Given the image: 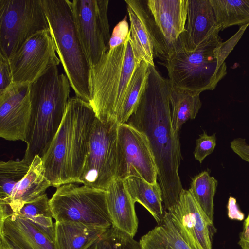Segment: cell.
<instances>
[{"instance_id":"cell-33","label":"cell","mask_w":249,"mask_h":249,"mask_svg":"<svg viewBox=\"0 0 249 249\" xmlns=\"http://www.w3.org/2000/svg\"><path fill=\"white\" fill-rule=\"evenodd\" d=\"M248 25L241 26L238 31L226 42H221L218 51V58L221 64L225 63V60L242 36Z\"/></svg>"},{"instance_id":"cell-21","label":"cell","mask_w":249,"mask_h":249,"mask_svg":"<svg viewBox=\"0 0 249 249\" xmlns=\"http://www.w3.org/2000/svg\"><path fill=\"white\" fill-rule=\"evenodd\" d=\"M0 235L21 249H55L54 242L18 215L0 221Z\"/></svg>"},{"instance_id":"cell-17","label":"cell","mask_w":249,"mask_h":249,"mask_svg":"<svg viewBox=\"0 0 249 249\" xmlns=\"http://www.w3.org/2000/svg\"><path fill=\"white\" fill-rule=\"evenodd\" d=\"M222 30L210 0H188L185 31L180 36L183 50L193 51L219 37Z\"/></svg>"},{"instance_id":"cell-20","label":"cell","mask_w":249,"mask_h":249,"mask_svg":"<svg viewBox=\"0 0 249 249\" xmlns=\"http://www.w3.org/2000/svg\"><path fill=\"white\" fill-rule=\"evenodd\" d=\"M109 228L79 222H55V249H87Z\"/></svg>"},{"instance_id":"cell-16","label":"cell","mask_w":249,"mask_h":249,"mask_svg":"<svg viewBox=\"0 0 249 249\" xmlns=\"http://www.w3.org/2000/svg\"><path fill=\"white\" fill-rule=\"evenodd\" d=\"M146 2L168 59L176 52L183 50L180 38L185 31L188 0H146Z\"/></svg>"},{"instance_id":"cell-37","label":"cell","mask_w":249,"mask_h":249,"mask_svg":"<svg viewBox=\"0 0 249 249\" xmlns=\"http://www.w3.org/2000/svg\"><path fill=\"white\" fill-rule=\"evenodd\" d=\"M238 244L241 249H249V213L244 220Z\"/></svg>"},{"instance_id":"cell-31","label":"cell","mask_w":249,"mask_h":249,"mask_svg":"<svg viewBox=\"0 0 249 249\" xmlns=\"http://www.w3.org/2000/svg\"><path fill=\"white\" fill-rule=\"evenodd\" d=\"M216 144L215 134L208 135L207 132L204 131L196 140V145L194 152L195 159L201 163L205 158L214 151Z\"/></svg>"},{"instance_id":"cell-8","label":"cell","mask_w":249,"mask_h":249,"mask_svg":"<svg viewBox=\"0 0 249 249\" xmlns=\"http://www.w3.org/2000/svg\"><path fill=\"white\" fill-rule=\"evenodd\" d=\"M49 29L41 0H0V55L8 59L36 32Z\"/></svg>"},{"instance_id":"cell-6","label":"cell","mask_w":249,"mask_h":249,"mask_svg":"<svg viewBox=\"0 0 249 249\" xmlns=\"http://www.w3.org/2000/svg\"><path fill=\"white\" fill-rule=\"evenodd\" d=\"M221 42L219 36L193 51L181 50L170 56L164 65L172 84L199 93L214 90L227 74L226 63L221 64L218 58Z\"/></svg>"},{"instance_id":"cell-14","label":"cell","mask_w":249,"mask_h":249,"mask_svg":"<svg viewBox=\"0 0 249 249\" xmlns=\"http://www.w3.org/2000/svg\"><path fill=\"white\" fill-rule=\"evenodd\" d=\"M130 23V33L135 57L138 64L144 61L155 66L154 59L166 61L167 55L157 35L147 2L125 0Z\"/></svg>"},{"instance_id":"cell-11","label":"cell","mask_w":249,"mask_h":249,"mask_svg":"<svg viewBox=\"0 0 249 249\" xmlns=\"http://www.w3.org/2000/svg\"><path fill=\"white\" fill-rule=\"evenodd\" d=\"M117 158L115 178H142L151 184L157 182L158 170L147 137L128 123L117 128Z\"/></svg>"},{"instance_id":"cell-27","label":"cell","mask_w":249,"mask_h":249,"mask_svg":"<svg viewBox=\"0 0 249 249\" xmlns=\"http://www.w3.org/2000/svg\"><path fill=\"white\" fill-rule=\"evenodd\" d=\"M218 181L207 171H203L192 178L189 189L210 221L213 223L214 197Z\"/></svg>"},{"instance_id":"cell-18","label":"cell","mask_w":249,"mask_h":249,"mask_svg":"<svg viewBox=\"0 0 249 249\" xmlns=\"http://www.w3.org/2000/svg\"><path fill=\"white\" fill-rule=\"evenodd\" d=\"M51 186L45 176L41 157L36 155L24 178L18 182L9 197L0 202V221L15 214L24 204L45 194Z\"/></svg>"},{"instance_id":"cell-38","label":"cell","mask_w":249,"mask_h":249,"mask_svg":"<svg viewBox=\"0 0 249 249\" xmlns=\"http://www.w3.org/2000/svg\"><path fill=\"white\" fill-rule=\"evenodd\" d=\"M0 243H3L10 249H21L1 235H0Z\"/></svg>"},{"instance_id":"cell-34","label":"cell","mask_w":249,"mask_h":249,"mask_svg":"<svg viewBox=\"0 0 249 249\" xmlns=\"http://www.w3.org/2000/svg\"><path fill=\"white\" fill-rule=\"evenodd\" d=\"M13 83L8 59L0 55V91Z\"/></svg>"},{"instance_id":"cell-39","label":"cell","mask_w":249,"mask_h":249,"mask_svg":"<svg viewBox=\"0 0 249 249\" xmlns=\"http://www.w3.org/2000/svg\"><path fill=\"white\" fill-rule=\"evenodd\" d=\"M0 249H10L3 243H0Z\"/></svg>"},{"instance_id":"cell-36","label":"cell","mask_w":249,"mask_h":249,"mask_svg":"<svg viewBox=\"0 0 249 249\" xmlns=\"http://www.w3.org/2000/svg\"><path fill=\"white\" fill-rule=\"evenodd\" d=\"M228 216L232 220L242 221L244 219V213L240 210L237 204L236 199L230 196L227 204Z\"/></svg>"},{"instance_id":"cell-32","label":"cell","mask_w":249,"mask_h":249,"mask_svg":"<svg viewBox=\"0 0 249 249\" xmlns=\"http://www.w3.org/2000/svg\"><path fill=\"white\" fill-rule=\"evenodd\" d=\"M129 30L127 16H125L114 27L110 36L108 49H113L124 43L129 33Z\"/></svg>"},{"instance_id":"cell-35","label":"cell","mask_w":249,"mask_h":249,"mask_svg":"<svg viewBox=\"0 0 249 249\" xmlns=\"http://www.w3.org/2000/svg\"><path fill=\"white\" fill-rule=\"evenodd\" d=\"M230 147L241 159L249 163V144L245 139L237 138L233 139L230 143Z\"/></svg>"},{"instance_id":"cell-2","label":"cell","mask_w":249,"mask_h":249,"mask_svg":"<svg viewBox=\"0 0 249 249\" xmlns=\"http://www.w3.org/2000/svg\"><path fill=\"white\" fill-rule=\"evenodd\" d=\"M96 118L90 104L76 97L69 100L55 135L41 156L51 186L80 183L92 128Z\"/></svg>"},{"instance_id":"cell-24","label":"cell","mask_w":249,"mask_h":249,"mask_svg":"<svg viewBox=\"0 0 249 249\" xmlns=\"http://www.w3.org/2000/svg\"><path fill=\"white\" fill-rule=\"evenodd\" d=\"M200 94L172 84L170 103L172 126L175 133H178L187 121L196 116L202 106Z\"/></svg>"},{"instance_id":"cell-25","label":"cell","mask_w":249,"mask_h":249,"mask_svg":"<svg viewBox=\"0 0 249 249\" xmlns=\"http://www.w3.org/2000/svg\"><path fill=\"white\" fill-rule=\"evenodd\" d=\"M14 215L24 218L54 242L55 223L53 221L50 199L46 193L24 204Z\"/></svg>"},{"instance_id":"cell-12","label":"cell","mask_w":249,"mask_h":249,"mask_svg":"<svg viewBox=\"0 0 249 249\" xmlns=\"http://www.w3.org/2000/svg\"><path fill=\"white\" fill-rule=\"evenodd\" d=\"M12 81L32 84L60 61L49 29L29 37L9 58Z\"/></svg>"},{"instance_id":"cell-10","label":"cell","mask_w":249,"mask_h":249,"mask_svg":"<svg viewBox=\"0 0 249 249\" xmlns=\"http://www.w3.org/2000/svg\"><path fill=\"white\" fill-rule=\"evenodd\" d=\"M108 4V0L71 1L77 34L90 68L109 48Z\"/></svg>"},{"instance_id":"cell-3","label":"cell","mask_w":249,"mask_h":249,"mask_svg":"<svg viewBox=\"0 0 249 249\" xmlns=\"http://www.w3.org/2000/svg\"><path fill=\"white\" fill-rule=\"evenodd\" d=\"M140 64L134 56L129 31L124 43L108 49L90 68L89 103L100 121L117 123Z\"/></svg>"},{"instance_id":"cell-15","label":"cell","mask_w":249,"mask_h":249,"mask_svg":"<svg viewBox=\"0 0 249 249\" xmlns=\"http://www.w3.org/2000/svg\"><path fill=\"white\" fill-rule=\"evenodd\" d=\"M31 84L13 83L0 91V136L25 140L31 112Z\"/></svg>"},{"instance_id":"cell-7","label":"cell","mask_w":249,"mask_h":249,"mask_svg":"<svg viewBox=\"0 0 249 249\" xmlns=\"http://www.w3.org/2000/svg\"><path fill=\"white\" fill-rule=\"evenodd\" d=\"M50 204L55 222H79L108 228L113 225L106 190L64 184L57 188Z\"/></svg>"},{"instance_id":"cell-19","label":"cell","mask_w":249,"mask_h":249,"mask_svg":"<svg viewBox=\"0 0 249 249\" xmlns=\"http://www.w3.org/2000/svg\"><path fill=\"white\" fill-rule=\"evenodd\" d=\"M108 212L113 226L134 237L138 228L135 202L123 180L115 178L106 190Z\"/></svg>"},{"instance_id":"cell-9","label":"cell","mask_w":249,"mask_h":249,"mask_svg":"<svg viewBox=\"0 0 249 249\" xmlns=\"http://www.w3.org/2000/svg\"><path fill=\"white\" fill-rule=\"evenodd\" d=\"M116 122L95 119L86 155L81 184L106 190L115 178L117 158Z\"/></svg>"},{"instance_id":"cell-28","label":"cell","mask_w":249,"mask_h":249,"mask_svg":"<svg viewBox=\"0 0 249 249\" xmlns=\"http://www.w3.org/2000/svg\"><path fill=\"white\" fill-rule=\"evenodd\" d=\"M149 66L142 61L136 70L125 103L117 120L118 124L126 123L136 109L146 86Z\"/></svg>"},{"instance_id":"cell-30","label":"cell","mask_w":249,"mask_h":249,"mask_svg":"<svg viewBox=\"0 0 249 249\" xmlns=\"http://www.w3.org/2000/svg\"><path fill=\"white\" fill-rule=\"evenodd\" d=\"M87 249H141L134 237L115 227H110Z\"/></svg>"},{"instance_id":"cell-22","label":"cell","mask_w":249,"mask_h":249,"mask_svg":"<svg viewBox=\"0 0 249 249\" xmlns=\"http://www.w3.org/2000/svg\"><path fill=\"white\" fill-rule=\"evenodd\" d=\"M132 199L142 205L152 215L158 224L162 221L164 212L162 194L159 183L151 184L143 179L130 177L124 180Z\"/></svg>"},{"instance_id":"cell-5","label":"cell","mask_w":249,"mask_h":249,"mask_svg":"<svg viewBox=\"0 0 249 249\" xmlns=\"http://www.w3.org/2000/svg\"><path fill=\"white\" fill-rule=\"evenodd\" d=\"M56 53L75 97L89 102L90 67L75 27L69 0H41Z\"/></svg>"},{"instance_id":"cell-1","label":"cell","mask_w":249,"mask_h":249,"mask_svg":"<svg viewBox=\"0 0 249 249\" xmlns=\"http://www.w3.org/2000/svg\"><path fill=\"white\" fill-rule=\"evenodd\" d=\"M171 87L168 78L163 77L155 66H149L144 92L127 122L148 138L166 211L176 204L183 189L178 175L182 160L179 134L174 132L172 126Z\"/></svg>"},{"instance_id":"cell-26","label":"cell","mask_w":249,"mask_h":249,"mask_svg":"<svg viewBox=\"0 0 249 249\" xmlns=\"http://www.w3.org/2000/svg\"><path fill=\"white\" fill-rule=\"evenodd\" d=\"M222 30L249 25V0H210Z\"/></svg>"},{"instance_id":"cell-23","label":"cell","mask_w":249,"mask_h":249,"mask_svg":"<svg viewBox=\"0 0 249 249\" xmlns=\"http://www.w3.org/2000/svg\"><path fill=\"white\" fill-rule=\"evenodd\" d=\"M139 243L141 249H192L179 234L166 211L161 222L142 236Z\"/></svg>"},{"instance_id":"cell-13","label":"cell","mask_w":249,"mask_h":249,"mask_svg":"<svg viewBox=\"0 0 249 249\" xmlns=\"http://www.w3.org/2000/svg\"><path fill=\"white\" fill-rule=\"evenodd\" d=\"M171 220L192 249H212V222L189 190L183 189L176 204L168 210Z\"/></svg>"},{"instance_id":"cell-4","label":"cell","mask_w":249,"mask_h":249,"mask_svg":"<svg viewBox=\"0 0 249 249\" xmlns=\"http://www.w3.org/2000/svg\"><path fill=\"white\" fill-rule=\"evenodd\" d=\"M71 85L57 66L31 85V112L23 158L32 162L41 157L55 135L69 102Z\"/></svg>"},{"instance_id":"cell-29","label":"cell","mask_w":249,"mask_h":249,"mask_svg":"<svg viewBox=\"0 0 249 249\" xmlns=\"http://www.w3.org/2000/svg\"><path fill=\"white\" fill-rule=\"evenodd\" d=\"M32 162L24 158L0 162V202L7 199L16 185L26 175Z\"/></svg>"}]
</instances>
